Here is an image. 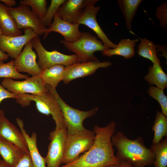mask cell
<instances>
[{
    "label": "cell",
    "mask_w": 167,
    "mask_h": 167,
    "mask_svg": "<svg viewBox=\"0 0 167 167\" xmlns=\"http://www.w3.org/2000/svg\"><path fill=\"white\" fill-rule=\"evenodd\" d=\"M9 57L7 54L2 52L0 49V61H5L7 60Z\"/></svg>",
    "instance_id": "cell-38"
},
{
    "label": "cell",
    "mask_w": 167,
    "mask_h": 167,
    "mask_svg": "<svg viewBox=\"0 0 167 167\" xmlns=\"http://www.w3.org/2000/svg\"><path fill=\"white\" fill-rule=\"evenodd\" d=\"M28 75L20 73L15 69L14 60H11L7 63H4L0 61V78H10L16 79H26Z\"/></svg>",
    "instance_id": "cell-28"
},
{
    "label": "cell",
    "mask_w": 167,
    "mask_h": 167,
    "mask_svg": "<svg viewBox=\"0 0 167 167\" xmlns=\"http://www.w3.org/2000/svg\"><path fill=\"white\" fill-rule=\"evenodd\" d=\"M111 141L117 149L115 156L119 160L127 161L134 167H145L154 164L155 154L145 146L142 137L130 139L118 131L112 136Z\"/></svg>",
    "instance_id": "cell-2"
},
{
    "label": "cell",
    "mask_w": 167,
    "mask_h": 167,
    "mask_svg": "<svg viewBox=\"0 0 167 167\" xmlns=\"http://www.w3.org/2000/svg\"><path fill=\"white\" fill-rule=\"evenodd\" d=\"M7 10L19 29L30 28L38 36L44 34L46 28L29 6L20 4L15 7H7Z\"/></svg>",
    "instance_id": "cell-9"
},
{
    "label": "cell",
    "mask_w": 167,
    "mask_h": 167,
    "mask_svg": "<svg viewBox=\"0 0 167 167\" xmlns=\"http://www.w3.org/2000/svg\"><path fill=\"white\" fill-rule=\"evenodd\" d=\"M140 42L137 46L139 55L149 59L153 64H160V60L157 56L156 46L151 41L146 38H139Z\"/></svg>",
    "instance_id": "cell-25"
},
{
    "label": "cell",
    "mask_w": 167,
    "mask_h": 167,
    "mask_svg": "<svg viewBox=\"0 0 167 167\" xmlns=\"http://www.w3.org/2000/svg\"></svg>",
    "instance_id": "cell-41"
},
{
    "label": "cell",
    "mask_w": 167,
    "mask_h": 167,
    "mask_svg": "<svg viewBox=\"0 0 167 167\" xmlns=\"http://www.w3.org/2000/svg\"><path fill=\"white\" fill-rule=\"evenodd\" d=\"M0 167H9V166L3 160L0 159Z\"/></svg>",
    "instance_id": "cell-39"
},
{
    "label": "cell",
    "mask_w": 167,
    "mask_h": 167,
    "mask_svg": "<svg viewBox=\"0 0 167 167\" xmlns=\"http://www.w3.org/2000/svg\"><path fill=\"white\" fill-rule=\"evenodd\" d=\"M79 25L77 23L71 24L61 19L56 13L51 24L46 28L43 38L45 39L49 33L54 32L61 34L66 41L74 42L77 40L81 35L79 30Z\"/></svg>",
    "instance_id": "cell-17"
},
{
    "label": "cell",
    "mask_w": 167,
    "mask_h": 167,
    "mask_svg": "<svg viewBox=\"0 0 167 167\" xmlns=\"http://www.w3.org/2000/svg\"><path fill=\"white\" fill-rule=\"evenodd\" d=\"M37 36L32 29L28 28L24 29V34L21 36L2 35L0 37V49L15 59L21 53L24 46Z\"/></svg>",
    "instance_id": "cell-13"
},
{
    "label": "cell",
    "mask_w": 167,
    "mask_h": 167,
    "mask_svg": "<svg viewBox=\"0 0 167 167\" xmlns=\"http://www.w3.org/2000/svg\"><path fill=\"white\" fill-rule=\"evenodd\" d=\"M95 4L88 5L84 7L77 23L85 25L92 29L96 34L98 37L101 40L106 48L114 49L117 44L113 43L109 39L97 22L96 17L100 7L95 6Z\"/></svg>",
    "instance_id": "cell-12"
},
{
    "label": "cell",
    "mask_w": 167,
    "mask_h": 167,
    "mask_svg": "<svg viewBox=\"0 0 167 167\" xmlns=\"http://www.w3.org/2000/svg\"><path fill=\"white\" fill-rule=\"evenodd\" d=\"M0 136L15 144L25 153L29 154L22 132L6 117L4 110L0 109Z\"/></svg>",
    "instance_id": "cell-15"
},
{
    "label": "cell",
    "mask_w": 167,
    "mask_h": 167,
    "mask_svg": "<svg viewBox=\"0 0 167 167\" xmlns=\"http://www.w3.org/2000/svg\"><path fill=\"white\" fill-rule=\"evenodd\" d=\"M52 90L62 114L68 135H73L84 130L86 128L83 125L84 121L95 115L98 110V108L95 107L86 111L75 109L66 103L59 95L56 89Z\"/></svg>",
    "instance_id": "cell-6"
},
{
    "label": "cell",
    "mask_w": 167,
    "mask_h": 167,
    "mask_svg": "<svg viewBox=\"0 0 167 167\" xmlns=\"http://www.w3.org/2000/svg\"><path fill=\"white\" fill-rule=\"evenodd\" d=\"M0 1L5 3L8 7H12L16 4V2L15 0H0Z\"/></svg>",
    "instance_id": "cell-37"
},
{
    "label": "cell",
    "mask_w": 167,
    "mask_h": 167,
    "mask_svg": "<svg viewBox=\"0 0 167 167\" xmlns=\"http://www.w3.org/2000/svg\"><path fill=\"white\" fill-rule=\"evenodd\" d=\"M167 2L158 6L156 8V15L160 22V25L165 30L167 26Z\"/></svg>",
    "instance_id": "cell-32"
},
{
    "label": "cell",
    "mask_w": 167,
    "mask_h": 167,
    "mask_svg": "<svg viewBox=\"0 0 167 167\" xmlns=\"http://www.w3.org/2000/svg\"><path fill=\"white\" fill-rule=\"evenodd\" d=\"M1 84L9 91L17 95H39L48 90L40 75L28 77L23 81H15L10 78H4Z\"/></svg>",
    "instance_id": "cell-10"
},
{
    "label": "cell",
    "mask_w": 167,
    "mask_h": 167,
    "mask_svg": "<svg viewBox=\"0 0 167 167\" xmlns=\"http://www.w3.org/2000/svg\"><path fill=\"white\" fill-rule=\"evenodd\" d=\"M147 92L150 96L156 100L161 107L162 113L167 116V97L164 94V90L157 87L150 86Z\"/></svg>",
    "instance_id": "cell-30"
},
{
    "label": "cell",
    "mask_w": 167,
    "mask_h": 167,
    "mask_svg": "<svg viewBox=\"0 0 167 167\" xmlns=\"http://www.w3.org/2000/svg\"><path fill=\"white\" fill-rule=\"evenodd\" d=\"M17 95L9 91L0 84V104L2 101L6 99H15Z\"/></svg>",
    "instance_id": "cell-34"
},
{
    "label": "cell",
    "mask_w": 167,
    "mask_h": 167,
    "mask_svg": "<svg viewBox=\"0 0 167 167\" xmlns=\"http://www.w3.org/2000/svg\"><path fill=\"white\" fill-rule=\"evenodd\" d=\"M45 85L48 90L43 93L39 95H18L15 98L16 102L22 107H25L28 106L31 101H34L36 109L40 113L47 116L52 115L55 122V127H66L55 94L49 86Z\"/></svg>",
    "instance_id": "cell-3"
},
{
    "label": "cell",
    "mask_w": 167,
    "mask_h": 167,
    "mask_svg": "<svg viewBox=\"0 0 167 167\" xmlns=\"http://www.w3.org/2000/svg\"><path fill=\"white\" fill-rule=\"evenodd\" d=\"M81 33V36L76 41L70 42L61 40L60 42L68 50L76 55L78 62L98 60L95 56L94 53L97 51L103 52L107 48L96 36L86 32H82Z\"/></svg>",
    "instance_id": "cell-4"
},
{
    "label": "cell",
    "mask_w": 167,
    "mask_h": 167,
    "mask_svg": "<svg viewBox=\"0 0 167 167\" xmlns=\"http://www.w3.org/2000/svg\"><path fill=\"white\" fill-rule=\"evenodd\" d=\"M138 41L137 39H123L118 42L115 48H107L102 52V54L109 57L118 55L123 57L125 59L131 58L135 55L134 47Z\"/></svg>",
    "instance_id": "cell-20"
},
{
    "label": "cell",
    "mask_w": 167,
    "mask_h": 167,
    "mask_svg": "<svg viewBox=\"0 0 167 167\" xmlns=\"http://www.w3.org/2000/svg\"><path fill=\"white\" fill-rule=\"evenodd\" d=\"M151 149L154 152L155 167H166L167 165V138L163 139L159 143L152 144Z\"/></svg>",
    "instance_id": "cell-27"
},
{
    "label": "cell",
    "mask_w": 167,
    "mask_h": 167,
    "mask_svg": "<svg viewBox=\"0 0 167 167\" xmlns=\"http://www.w3.org/2000/svg\"><path fill=\"white\" fill-rule=\"evenodd\" d=\"M93 131L86 128L66 137L64 153L62 164H66L78 159L80 155L89 150L95 140Z\"/></svg>",
    "instance_id": "cell-5"
},
{
    "label": "cell",
    "mask_w": 167,
    "mask_h": 167,
    "mask_svg": "<svg viewBox=\"0 0 167 167\" xmlns=\"http://www.w3.org/2000/svg\"><path fill=\"white\" fill-rule=\"evenodd\" d=\"M98 0H67L59 7L56 14L61 19L71 24H76L84 8L96 3Z\"/></svg>",
    "instance_id": "cell-16"
},
{
    "label": "cell",
    "mask_w": 167,
    "mask_h": 167,
    "mask_svg": "<svg viewBox=\"0 0 167 167\" xmlns=\"http://www.w3.org/2000/svg\"><path fill=\"white\" fill-rule=\"evenodd\" d=\"M15 167H34L29 154L25 153Z\"/></svg>",
    "instance_id": "cell-33"
},
{
    "label": "cell",
    "mask_w": 167,
    "mask_h": 167,
    "mask_svg": "<svg viewBox=\"0 0 167 167\" xmlns=\"http://www.w3.org/2000/svg\"><path fill=\"white\" fill-rule=\"evenodd\" d=\"M31 41L33 47L38 56L37 63L41 70L56 65L67 66L78 62V57L75 54L66 55L56 50H47L42 45L38 36Z\"/></svg>",
    "instance_id": "cell-7"
},
{
    "label": "cell",
    "mask_w": 167,
    "mask_h": 167,
    "mask_svg": "<svg viewBox=\"0 0 167 167\" xmlns=\"http://www.w3.org/2000/svg\"><path fill=\"white\" fill-rule=\"evenodd\" d=\"M0 26L3 35L8 36L22 35L16 23L7 10V6L0 2Z\"/></svg>",
    "instance_id": "cell-22"
},
{
    "label": "cell",
    "mask_w": 167,
    "mask_h": 167,
    "mask_svg": "<svg viewBox=\"0 0 167 167\" xmlns=\"http://www.w3.org/2000/svg\"><path fill=\"white\" fill-rule=\"evenodd\" d=\"M116 126L113 121L103 127L95 125V140L91 148L76 160L59 167H106L118 163L119 160L114 155L111 141Z\"/></svg>",
    "instance_id": "cell-1"
},
{
    "label": "cell",
    "mask_w": 167,
    "mask_h": 167,
    "mask_svg": "<svg viewBox=\"0 0 167 167\" xmlns=\"http://www.w3.org/2000/svg\"><path fill=\"white\" fill-rule=\"evenodd\" d=\"M2 35H3L2 32V30L1 29V27L0 26V37Z\"/></svg>",
    "instance_id": "cell-40"
},
{
    "label": "cell",
    "mask_w": 167,
    "mask_h": 167,
    "mask_svg": "<svg viewBox=\"0 0 167 167\" xmlns=\"http://www.w3.org/2000/svg\"><path fill=\"white\" fill-rule=\"evenodd\" d=\"M67 135L66 127H55L50 133V142L45 157L47 167H59L62 164Z\"/></svg>",
    "instance_id": "cell-8"
},
{
    "label": "cell",
    "mask_w": 167,
    "mask_h": 167,
    "mask_svg": "<svg viewBox=\"0 0 167 167\" xmlns=\"http://www.w3.org/2000/svg\"><path fill=\"white\" fill-rule=\"evenodd\" d=\"M25 153L18 147L0 136V155L9 167H15Z\"/></svg>",
    "instance_id": "cell-19"
},
{
    "label": "cell",
    "mask_w": 167,
    "mask_h": 167,
    "mask_svg": "<svg viewBox=\"0 0 167 167\" xmlns=\"http://www.w3.org/2000/svg\"><path fill=\"white\" fill-rule=\"evenodd\" d=\"M19 3L30 6L32 11L41 20L44 18L47 11V2L45 0H21Z\"/></svg>",
    "instance_id": "cell-29"
},
{
    "label": "cell",
    "mask_w": 167,
    "mask_h": 167,
    "mask_svg": "<svg viewBox=\"0 0 167 167\" xmlns=\"http://www.w3.org/2000/svg\"><path fill=\"white\" fill-rule=\"evenodd\" d=\"M145 79L150 85H155L164 90L167 88V75L160 64H153L148 69V74Z\"/></svg>",
    "instance_id": "cell-23"
},
{
    "label": "cell",
    "mask_w": 167,
    "mask_h": 167,
    "mask_svg": "<svg viewBox=\"0 0 167 167\" xmlns=\"http://www.w3.org/2000/svg\"><path fill=\"white\" fill-rule=\"evenodd\" d=\"M65 66L56 65L41 70L39 75L43 83L52 89H56L58 83L63 81Z\"/></svg>",
    "instance_id": "cell-21"
},
{
    "label": "cell",
    "mask_w": 167,
    "mask_h": 167,
    "mask_svg": "<svg viewBox=\"0 0 167 167\" xmlns=\"http://www.w3.org/2000/svg\"><path fill=\"white\" fill-rule=\"evenodd\" d=\"M156 47L158 48L157 49V52L160 51L162 52V55L163 56H165L167 58V49L165 46H157Z\"/></svg>",
    "instance_id": "cell-36"
},
{
    "label": "cell",
    "mask_w": 167,
    "mask_h": 167,
    "mask_svg": "<svg viewBox=\"0 0 167 167\" xmlns=\"http://www.w3.org/2000/svg\"><path fill=\"white\" fill-rule=\"evenodd\" d=\"M142 0H119V6L125 18L126 25L129 30H131L132 21Z\"/></svg>",
    "instance_id": "cell-24"
},
{
    "label": "cell",
    "mask_w": 167,
    "mask_h": 167,
    "mask_svg": "<svg viewBox=\"0 0 167 167\" xmlns=\"http://www.w3.org/2000/svg\"><path fill=\"white\" fill-rule=\"evenodd\" d=\"M106 167H134L131 164L125 160H119L118 163L109 165Z\"/></svg>",
    "instance_id": "cell-35"
},
{
    "label": "cell",
    "mask_w": 167,
    "mask_h": 167,
    "mask_svg": "<svg viewBox=\"0 0 167 167\" xmlns=\"http://www.w3.org/2000/svg\"><path fill=\"white\" fill-rule=\"evenodd\" d=\"M16 122L26 141L34 167H46L45 158L40 154L37 147L36 134L33 132L31 135L29 136L24 128L23 121L18 118L16 119Z\"/></svg>",
    "instance_id": "cell-18"
},
{
    "label": "cell",
    "mask_w": 167,
    "mask_h": 167,
    "mask_svg": "<svg viewBox=\"0 0 167 167\" xmlns=\"http://www.w3.org/2000/svg\"><path fill=\"white\" fill-rule=\"evenodd\" d=\"M152 130L154 132L152 144L159 143L164 137H167V117L161 112L157 111Z\"/></svg>",
    "instance_id": "cell-26"
},
{
    "label": "cell",
    "mask_w": 167,
    "mask_h": 167,
    "mask_svg": "<svg viewBox=\"0 0 167 167\" xmlns=\"http://www.w3.org/2000/svg\"><path fill=\"white\" fill-rule=\"evenodd\" d=\"M66 0H51L50 5L47 10L44 18L41 21L46 27H49L52 23V20L59 7Z\"/></svg>",
    "instance_id": "cell-31"
},
{
    "label": "cell",
    "mask_w": 167,
    "mask_h": 167,
    "mask_svg": "<svg viewBox=\"0 0 167 167\" xmlns=\"http://www.w3.org/2000/svg\"><path fill=\"white\" fill-rule=\"evenodd\" d=\"M31 41L25 45L24 49L14 60V64L19 72H26L34 76L39 75L41 71L36 62L37 55L32 49Z\"/></svg>",
    "instance_id": "cell-14"
},
{
    "label": "cell",
    "mask_w": 167,
    "mask_h": 167,
    "mask_svg": "<svg viewBox=\"0 0 167 167\" xmlns=\"http://www.w3.org/2000/svg\"><path fill=\"white\" fill-rule=\"evenodd\" d=\"M112 63L109 61L101 62L99 60L84 62H77L65 66L63 81L67 84L75 79L90 75L98 69L108 67Z\"/></svg>",
    "instance_id": "cell-11"
}]
</instances>
